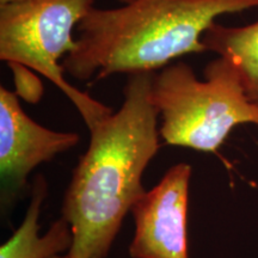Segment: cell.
<instances>
[{
    "label": "cell",
    "mask_w": 258,
    "mask_h": 258,
    "mask_svg": "<svg viewBox=\"0 0 258 258\" xmlns=\"http://www.w3.org/2000/svg\"><path fill=\"white\" fill-rule=\"evenodd\" d=\"M153 74H129L120 110L89 129V147L61 208L72 232L71 258L108 256L125 214L145 192L144 171L160 148Z\"/></svg>",
    "instance_id": "1"
},
{
    "label": "cell",
    "mask_w": 258,
    "mask_h": 258,
    "mask_svg": "<svg viewBox=\"0 0 258 258\" xmlns=\"http://www.w3.org/2000/svg\"><path fill=\"white\" fill-rule=\"evenodd\" d=\"M254 8L258 0H131L121 8H93L61 66L78 80L154 73L177 57L207 51L203 34L219 16Z\"/></svg>",
    "instance_id": "2"
},
{
    "label": "cell",
    "mask_w": 258,
    "mask_h": 258,
    "mask_svg": "<svg viewBox=\"0 0 258 258\" xmlns=\"http://www.w3.org/2000/svg\"><path fill=\"white\" fill-rule=\"evenodd\" d=\"M173 62L153 74L152 101L161 115L160 137L171 146L213 153L240 124L258 125V106L245 95L232 61L219 56L203 70Z\"/></svg>",
    "instance_id": "3"
},
{
    "label": "cell",
    "mask_w": 258,
    "mask_h": 258,
    "mask_svg": "<svg viewBox=\"0 0 258 258\" xmlns=\"http://www.w3.org/2000/svg\"><path fill=\"white\" fill-rule=\"evenodd\" d=\"M127 3L131 0H120ZM95 0H29L0 6V59L42 74L76 105L89 129L112 110L64 79L60 60L73 49V29Z\"/></svg>",
    "instance_id": "4"
},
{
    "label": "cell",
    "mask_w": 258,
    "mask_h": 258,
    "mask_svg": "<svg viewBox=\"0 0 258 258\" xmlns=\"http://www.w3.org/2000/svg\"><path fill=\"white\" fill-rule=\"evenodd\" d=\"M191 166L170 167L158 184L135 200L131 212L135 234L132 258H190L188 240L189 182Z\"/></svg>",
    "instance_id": "5"
},
{
    "label": "cell",
    "mask_w": 258,
    "mask_h": 258,
    "mask_svg": "<svg viewBox=\"0 0 258 258\" xmlns=\"http://www.w3.org/2000/svg\"><path fill=\"white\" fill-rule=\"evenodd\" d=\"M79 143L77 133L50 131L31 120L18 95L0 86V178L2 200L10 202L27 185L28 176Z\"/></svg>",
    "instance_id": "6"
},
{
    "label": "cell",
    "mask_w": 258,
    "mask_h": 258,
    "mask_svg": "<svg viewBox=\"0 0 258 258\" xmlns=\"http://www.w3.org/2000/svg\"><path fill=\"white\" fill-rule=\"evenodd\" d=\"M47 192L46 179L38 175L32 184L27 214L12 237L2 245L0 258H50L71 249L72 232L62 217L50 225L43 237L38 235V218Z\"/></svg>",
    "instance_id": "7"
},
{
    "label": "cell",
    "mask_w": 258,
    "mask_h": 258,
    "mask_svg": "<svg viewBox=\"0 0 258 258\" xmlns=\"http://www.w3.org/2000/svg\"><path fill=\"white\" fill-rule=\"evenodd\" d=\"M206 49L232 61L247 99L258 106V21L244 27L214 23L203 34Z\"/></svg>",
    "instance_id": "8"
},
{
    "label": "cell",
    "mask_w": 258,
    "mask_h": 258,
    "mask_svg": "<svg viewBox=\"0 0 258 258\" xmlns=\"http://www.w3.org/2000/svg\"><path fill=\"white\" fill-rule=\"evenodd\" d=\"M24 2H29V0H0V6L19 4V3H24Z\"/></svg>",
    "instance_id": "9"
},
{
    "label": "cell",
    "mask_w": 258,
    "mask_h": 258,
    "mask_svg": "<svg viewBox=\"0 0 258 258\" xmlns=\"http://www.w3.org/2000/svg\"><path fill=\"white\" fill-rule=\"evenodd\" d=\"M50 258H71V257H69L66 254V256H60V254H56V256H53V257H50Z\"/></svg>",
    "instance_id": "10"
}]
</instances>
